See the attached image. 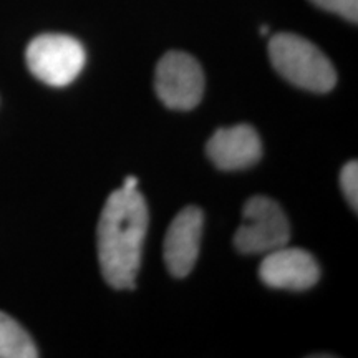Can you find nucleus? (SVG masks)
Listing matches in <instances>:
<instances>
[{"instance_id": "nucleus-10", "label": "nucleus", "mask_w": 358, "mask_h": 358, "mask_svg": "<svg viewBox=\"0 0 358 358\" xmlns=\"http://www.w3.org/2000/svg\"><path fill=\"white\" fill-rule=\"evenodd\" d=\"M340 186L343 194L350 204V208L357 213L358 209V163L355 159L348 161L340 173Z\"/></svg>"}, {"instance_id": "nucleus-6", "label": "nucleus", "mask_w": 358, "mask_h": 358, "mask_svg": "<svg viewBox=\"0 0 358 358\" xmlns=\"http://www.w3.org/2000/svg\"><path fill=\"white\" fill-rule=\"evenodd\" d=\"M259 277L272 289L307 290L320 279V267L310 252L282 245L264 254Z\"/></svg>"}, {"instance_id": "nucleus-5", "label": "nucleus", "mask_w": 358, "mask_h": 358, "mask_svg": "<svg viewBox=\"0 0 358 358\" xmlns=\"http://www.w3.org/2000/svg\"><path fill=\"white\" fill-rule=\"evenodd\" d=\"M155 88L164 106L189 111L203 98V69L194 57L185 52H168L156 66Z\"/></svg>"}, {"instance_id": "nucleus-3", "label": "nucleus", "mask_w": 358, "mask_h": 358, "mask_svg": "<svg viewBox=\"0 0 358 358\" xmlns=\"http://www.w3.org/2000/svg\"><path fill=\"white\" fill-rule=\"evenodd\" d=\"M27 66L40 82L66 87L82 73L87 53L77 38L64 34H43L29 43Z\"/></svg>"}, {"instance_id": "nucleus-11", "label": "nucleus", "mask_w": 358, "mask_h": 358, "mask_svg": "<svg viewBox=\"0 0 358 358\" xmlns=\"http://www.w3.org/2000/svg\"><path fill=\"white\" fill-rule=\"evenodd\" d=\"M310 2L327 12L337 13L353 24L358 22V0H310Z\"/></svg>"}, {"instance_id": "nucleus-7", "label": "nucleus", "mask_w": 358, "mask_h": 358, "mask_svg": "<svg viewBox=\"0 0 358 358\" xmlns=\"http://www.w3.org/2000/svg\"><path fill=\"white\" fill-rule=\"evenodd\" d=\"M204 229V214L198 206H187L176 214L164 237V264L169 272L182 279L198 261Z\"/></svg>"}, {"instance_id": "nucleus-13", "label": "nucleus", "mask_w": 358, "mask_h": 358, "mask_svg": "<svg viewBox=\"0 0 358 358\" xmlns=\"http://www.w3.org/2000/svg\"><path fill=\"white\" fill-rule=\"evenodd\" d=\"M267 32H268V27H267V25H262V27H261V34L266 35Z\"/></svg>"}, {"instance_id": "nucleus-4", "label": "nucleus", "mask_w": 358, "mask_h": 358, "mask_svg": "<svg viewBox=\"0 0 358 358\" xmlns=\"http://www.w3.org/2000/svg\"><path fill=\"white\" fill-rule=\"evenodd\" d=\"M290 239L289 219L274 199L254 196L243 208V224L234 236L241 254H267L287 245Z\"/></svg>"}, {"instance_id": "nucleus-12", "label": "nucleus", "mask_w": 358, "mask_h": 358, "mask_svg": "<svg viewBox=\"0 0 358 358\" xmlns=\"http://www.w3.org/2000/svg\"><path fill=\"white\" fill-rule=\"evenodd\" d=\"M122 187H123V189H138V179L134 176L124 178Z\"/></svg>"}, {"instance_id": "nucleus-9", "label": "nucleus", "mask_w": 358, "mask_h": 358, "mask_svg": "<svg viewBox=\"0 0 358 358\" xmlns=\"http://www.w3.org/2000/svg\"><path fill=\"white\" fill-rule=\"evenodd\" d=\"M34 340L7 313L0 312V358H37Z\"/></svg>"}, {"instance_id": "nucleus-1", "label": "nucleus", "mask_w": 358, "mask_h": 358, "mask_svg": "<svg viewBox=\"0 0 358 358\" xmlns=\"http://www.w3.org/2000/svg\"><path fill=\"white\" fill-rule=\"evenodd\" d=\"M150 213L138 189L111 192L98 221V261L115 289H134Z\"/></svg>"}, {"instance_id": "nucleus-2", "label": "nucleus", "mask_w": 358, "mask_h": 358, "mask_svg": "<svg viewBox=\"0 0 358 358\" xmlns=\"http://www.w3.org/2000/svg\"><path fill=\"white\" fill-rule=\"evenodd\" d=\"M274 69L295 87L313 93L330 92L337 83L332 62L312 42L294 34H277L268 43Z\"/></svg>"}, {"instance_id": "nucleus-8", "label": "nucleus", "mask_w": 358, "mask_h": 358, "mask_svg": "<svg viewBox=\"0 0 358 358\" xmlns=\"http://www.w3.org/2000/svg\"><path fill=\"white\" fill-rule=\"evenodd\" d=\"M206 153L216 168L224 171L245 169L262 156V143L256 129L249 124L221 128L209 138Z\"/></svg>"}]
</instances>
